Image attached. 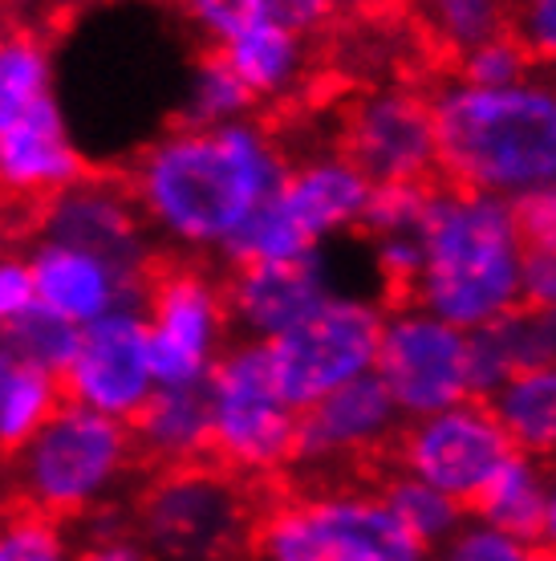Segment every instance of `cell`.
Listing matches in <instances>:
<instances>
[{"mask_svg":"<svg viewBox=\"0 0 556 561\" xmlns=\"http://www.w3.org/2000/svg\"><path fill=\"white\" fill-rule=\"evenodd\" d=\"M256 123L171 127L126 168L147 220L187 244H220L285 180Z\"/></svg>","mask_w":556,"mask_h":561,"instance_id":"obj_1","label":"cell"},{"mask_svg":"<svg viewBox=\"0 0 556 561\" xmlns=\"http://www.w3.org/2000/svg\"><path fill=\"white\" fill-rule=\"evenodd\" d=\"M435 163L451 192L529 196L553 187L556 106L536 85H447L431 102Z\"/></svg>","mask_w":556,"mask_h":561,"instance_id":"obj_2","label":"cell"},{"mask_svg":"<svg viewBox=\"0 0 556 561\" xmlns=\"http://www.w3.org/2000/svg\"><path fill=\"white\" fill-rule=\"evenodd\" d=\"M418 306L455 330L500 318L520 297L512 204L500 196H472L439 187L427 204L422 228Z\"/></svg>","mask_w":556,"mask_h":561,"instance_id":"obj_3","label":"cell"},{"mask_svg":"<svg viewBox=\"0 0 556 561\" xmlns=\"http://www.w3.org/2000/svg\"><path fill=\"white\" fill-rule=\"evenodd\" d=\"M273 496L268 477L192 460L147 472L126 508V534L151 561H252V534Z\"/></svg>","mask_w":556,"mask_h":561,"instance_id":"obj_4","label":"cell"},{"mask_svg":"<svg viewBox=\"0 0 556 561\" xmlns=\"http://www.w3.org/2000/svg\"><path fill=\"white\" fill-rule=\"evenodd\" d=\"M126 472H135L126 423L82 403H61L37 435L13 451L4 505L28 508L57 525L82 520L111 505Z\"/></svg>","mask_w":556,"mask_h":561,"instance_id":"obj_5","label":"cell"},{"mask_svg":"<svg viewBox=\"0 0 556 561\" xmlns=\"http://www.w3.org/2000/svg\"><path fill=\"white\" fill-rule=\"evenodd\" d=\"M147 313L151 379L159 387L204 379L228 330L220 268L183 249H151L135 277V313Z\"/></svg>","mask_w":556,"mask_h":561,"instance_id":"obj_6","label":"cell"},{"mask_svg":"<svg viewBox=\"0 0 556 561\" xmlns=\"http://www.w3.org/2000/svg\"><path fill=\"white\" fill-rule=\"evenodd\" d=\"M435 94L415 85H354L329 111V154L370 187L435 183Z\"/></svg>","mask_w":556,"mask_h":561,"instance_id":"obj_7","label":"cell"},{"mask_svg":"<svg viewBox=\"0 0 556 561\" xmlns=\"http://www.w3.org/2000/svg\"><path fill=\"white\" fill-rule=\"evenodd\" d=\"M211 435L204 460L220 463L240 477L280 472L292 456L297 411L285 403L273 370L268 342L240 346L211 363Z\"/></svg>","mask_w":556,"mask_h":561,"instance_id":"obj_8","label":"cell"},{"mask_svg":"<svg viewBox=\"0 0 556 561\" xmlns=\"http://www.w3.org/2000/svg\"><path fill=\"white\" fill-rule=\"evenodd\" d=\"M382 330L386 325H382L378 309L362 306V301L321 297L317 306L305 309L297 322L285 325L268 342L285 403L301 411L341 382L366 375L374 366Z\"/></svg>","mask_w":556,"mask_h":561,"instance_id":"obj_9","label":"cell"},{"mask_svg":"<svg viewBox=\"0 0 556 561\" xmlns=\"http://www.w3.org/2000/svg\"><path fill=\"white\" fill-rule=\"evenodd\" d=\"M147 211H142L135 183L126 168H90L61 192H54L45 208L42 237L49 244H66L78 253L97 256L114 268V277L126 285V309L135 313V277L142 256L151 253L147 237Z\"/></svg>","mask_w":556,"mask_h":561,"instance_id":"obj_10","label":"cell"},{"mask_svg":"<svg viewBox=\"0 0 556 561\" xmlns=\"http://www.w3.org/2000/svg\"><path fill=\"white\" fill-rule=\"evenodd\" d=\"M512 451L516 444L487 399H463L427 420L403 423L390 439V468L431 484L467 513L472 496Z\"/></svg>","mask_w":556,"mask_h":561,"instance_id":"obj_11","label":"cell"},{"mask_svg":"<svg viewBox=\"0 0 556 561\" xmlns=\"http://www.w3.org/2000/svg\"><path fill=\"white\" fill-rule=\"evenodd\" d=\"M374 375L394 408L410 415H435L467 399V334L439 318L398 313L382 330Z\"/></svg>","mask_w":556,"mask_h":561,"instance_id":"obj_12","label":"cell"},{"mask_svg":"<svg viewBox=\"0 0 556 561\" xmlns=\"http://www.w3.org/2000/svg\"><path fill=\"white\" fill-rule=\"evenodd\" d=\"M151 337L147 322L130 309H111L78 330V351L57 379L66 403H82L111 420H130L151 387Z\"/></svg>","mask_w":556,"mask_h":561,"instance_id":"obj_13","label":"cell"},{"mask_svg":"<svg viewBox=\"0 0 556 561\" xmlns=\"http://www.w3.org/2000/svg\"><path fill=\"white\" fill-rule=\"evenodd\" d=\"M301 501L321 561H431V549L374 492H325Z\"/></svg>","mask_w":556,"mask_h":561,"instance_id":"obj_14","label":"cell"},{"mask_svg":"<svg viewBox=\"0 0 556 561\" xmlns=\"http://www.w3.org/2000/svg\"><path fill=\"white\" fill-rule=\"evenodd\" d=\"M228 322H244L256 334H280L325 297V268L317 253L292 261H248L220 268Z\"/></svg>","mask_w":556,"mask_h":561,"instance_id":"obj_15","label":"cell"},{"mask_svg":"<svg viewBox=\"0 0 556 561\" xmlns=\"http://www.w3.org/2000/svg\"><path fill=\"white\" fill-rule=\"evenodd\" d=\"M211 411H216V394H211V375L179 387H154L142 408L126 420L130 432V448H135V472H159L171 463L204 460L211 435Z\"/></svg>","mask_w":556,"mask_h":561,"instance_id":"obj_16","label":"cell"},{"mask_svg":"<svg viewBox=\"0 0 556 561\" xmlns=\"http://www.w3.org/2000/svg\"><path fill=\"white\" fill-rule=\"evenodd\" d=\"M90 168L70 147L54 99H37L0 130V192L4 196H54Z\"/></svg>","mask_w":556,"mask_h":561,"instance_id":"obj_17","label":"cell"},{"mask_svg":"<svg viewBox=\"0 0 556 561\" xmlns=\"http://www.w3.org/2000/svg\"><path fill=\"white\" fill-rule=\"evenodd\" d=\"M467 513H475L487 529L516 537L520 546H553V489L536 456L512 451L472 496Z\"/></svg>","mask_w":556,"mask_h":561,"instance_id":"obj_18","label":"cell"},{"mask_svg":"<svg viewBox=\"0 0 556 561\" xmlns=\"http://www.w3.org/2000/svg\"><path fill=\"white\" fill-rule=\"evenodd\" d=\"M28 277H33V297L73 325L111 313L114 301H123L126 309V285L114 277V268L66 244L42 240L28 265Z\"/></svg>","mask_w":556,"mask_h":561,"instance_id":"obj_19","label":"cell"},{"mask_svg":"<svg viewBox=\"0 0 556 561\" xmlns=\"http://www.w3.org/2000/svg\"><path fill=\"white\" fill-rule=\"evenodd\" d=\"M277 196L292 220L313 240H321L334 228H354L366 196H370V183L349 163L325 154V159H305L285 171Z\"/></svg>","mask_w":556,"mask_h":561,"instance_id":"obj_20","label":"cell"},{"mask_svg":"<svg viewBox=\"0 0 556 561\" xmlns=\"http://www.w3.org/2000/svg\"><path fill=\"white\" fill-rule=\"evenodd\" d=\"M228 66L240 82L248 85V94L256 99V114L280 102L289 94L301 70H305V42L289 37L285 28L256 21L252 28H244L240 37H232L228 45H220Z\"/></svg>","mask_w":556,"mask_h":561,"instance_id":"obj_21","label":"cell"},{"mask_svg":"<svg viewBox=\"0 0 556 561\" xmlns=\"http://www.w3.org/2000/svg\"><path fill=\"white\" fill-rule=\"evenodd\" d=\"M556 387H553V366L541 370H520L508 382L496 387L487 399V408L496 411L500 427L516 444V451L548 460L553 456V432H556V411H553Z\"/></svg>","mask_w":556,"mask_h":561,"instance_id":"obj_22","label":"cell"},{"mask_svg":"<svg viewBox=\"0 0 556 561\" xmlns=\"http://www.w3.org/2000/svg\"><path fill=\"white\" fill-rule=\"evenodd\" d=\"M0 346L13 354L16 366L61 379L66 366L73 363V351H78V325L33 297L28 306H21L0 322Z\"/></svg>","mask_w":556,"mask_h":561,"instance_id":"obj_23","label":"cell"},{"mask_svg":"<svg viewBox=\"0 0 556 561\" xmlns=\"http://www.w3.org/2000/svg\"><path fill=\"white\" fill-rule=\"evenodd\" d=\"M317 240L292 220L280 196H265L256 208L220 240L223 265H248V261H292L313 253Z\"/></svg>","mask_w":556,"mask_h":561,"instance_id":"obj_24","label":"cell"},{"mask_svg":"<svg viewBox=\"0 0 556 561\" xmlns=\"http://www.w3.org/2000/svg\"><path fill=\"white\" fill-rule=\"evenodd\" d=\"M374 496H382L390 505V513L403 520L406 529L422 541V546L431 549H443L451 537L463 529V513L451 496H443V492H435L431 484H422V480L406 477V472H398V468H390V472H382V477L374 480Z\"/></svg>","mask_w":556,"mask_h":561,"instance_id":"obj_25","label":"cell"},{"mask_svg":"<svg viewBox=\"0 0 556 561\" xmlns=\"http://www.w3.org/2000/svg\"><path fill=\"white\" fill-rule=\"evenodd\" d=\"M49 85V42L21 25L0 28V130L45 99Z\"/></svg>","mask_w":556,"mask_h":561,"instance_id":"obj_26","label":"cell"},{"mask_svg":"<svg viewBox=\"0 0 556 561\" xmlns=\"http://www.w3.org/2000/svg\"><path fill=\"white\" fill-rule=\"evenodd\" d=\"M240 114H256V99L240 82L220 45H199L195 54V90L192 106L179 127H223Z\"/></svg>","mask_w":556,"mask_h":561,"instance_id":"obj_27","label":"cell"},{"mask_svg":"<svg viewBox=\"0 0 556 561\" xmlns=\"http://www.w3.org/2000/svg\"><path fill=\"white\" fill-rule=\"evenodd\" d=\"M61 403H66V399H61L57 379L21 366L16 379L9 382L4 399H0V463L13 460V451L21 448V444H28V439L37 435V427H42Z\"/></svg>","mask_w":556,"mask_h":561,"instance_id":"obj_28","label":"cell"},{"mask_svg":"<svg viewBox=\"0 0 556 561\" xmlns=\"http://www.w3.org/2000/svg\"><path fill=\"white\" fill-rule=\"evenodd\" d=\"M541 66V57L532 54L516 33H503L496 42L475 45L472 54L463 57L455 82L475 85V90H503V85H524V78H532Z\"/></svg>","mask_w":556,"mask_h":561,"instance_id":"obj_29","label":"cell"},{"mask_svg":"<svg viewBox=\"0 0 556 561\" xmlns=\"http://www.w3.org/2000/svg\"><path fill=\"white\" fill-rule=\"evenodd\" d=\"M66 525L37 517L28 508H0V561H70Z\"/></svg>","mask_w":556,"mask_h":561,"instance_id":"obj_30","label":"cell"},{"mask_svg":"<svg viewBox=\"0 0 556 561\" xmlns=\"http://www.w3.org/2000/svg\"><path fill=\"white\" fill-rule=\"evenodd\" d=\"M187 25L204 33V45H228L260 21V0H171Z\"/></svg>","mask_w":556,"mask_h":561,"instance_id":"obj_31","label":"cell"},{"mask_svg":"<svg viewBox=\"0 0 556 561\" xmlns=\"http://www.w3.org/2000/svg\"><path fill=\"white\" fill-rule=\"evenodd\" d=\"M341 4L337 0H260V21L285 28L297 42H313L334 25Z\"/></svg>","mask_w":556,"mask_h":561,"instance_id":"obj_32","label":"cell"},{"mask_svg":"<svg viewBox=\"0 0 556 561\" xmlns=\"http://www.w3.org/2000/svg\"><path fill=\"white\" fill-rule=\"evenodd\" d=\"M33 301V277H28V265L21 261H9L0 256V322L16 313L21 306Z\"/></svg>","mask_w":556,"mask_h":561,"instance_id":"obj_33","label":"cell"},{"mask_svg":"<svg viewBox=\"0 0 556 561\" xmlns=\"http://www.w3.org/2000/svg\"><path fill=\"white\" fill-rule=\"evenodd\" d=\"M70 561H151V558H147L130 537H114V541H94V546H85L82 553Z\"/></svg>","mask_w":556,"mask_h":561,"instance_id":"obj_34","label":"cell"},{"mask_svg":"<svg viewBox=\"0 0 556 561\" xmlns=\"http://www.w3.org/2000/svg\"><path fill=\"white\" fill-rule=\"evenodd\" d=\"M16 370H21V366H16V358L0 346V399H4V391H9V382L16 379Z\"/></svg>","mask_w":556,"mask_h":561,"instance_id":"obj_35","label":"cell"},{"mask_svg":"<svg viewBox=\"0 0 556 561\" xmlns=\"http://www.w3.org/2000/svg\"><path fill=\"white\" fill-rule=\"evenodd\" d=\"M524 561H553V546H532Z\"/></svg>","mask_w":556,"mask_h":561,"instance_id":"obj_36","label":"cell"}]
</instances>
